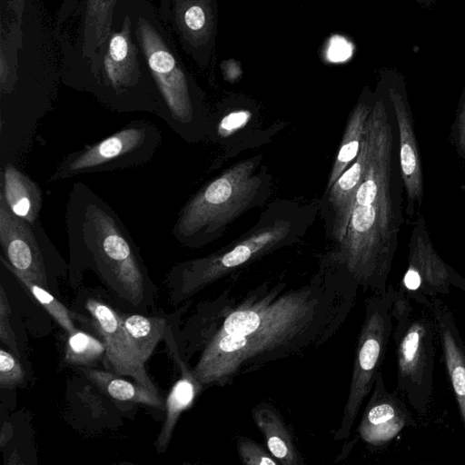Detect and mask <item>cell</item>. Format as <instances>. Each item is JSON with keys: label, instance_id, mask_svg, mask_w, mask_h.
Segmentation results:
<instances>
[{"label": "cell", "instance_id": "30bf717a", "mask_svg": "<svg viewBox=\"0 0 465 465\" xmlns=\"http://www.w3.org/2000/svg\"><path fill=\"white\" fill-rule=\"evenodd\" d=\"M396 290L388 285L383 293H372L366 302L365 318L359 335L347 401L335 440L347 439L359 411L372 390L392 333L391 306Z\"/></svg>", "mask_w": 465, "mask_h": 465}, {"label": "cell", "instance_id": "f546056e", "mask_svg": "<svg viewBox=\"0 0 465 465\" xmlns=\"http://www.w3.org/2000/svg\"><path fill=\"white\" fill-rule=\"evenodd\" d=\"M352 54V45L342 36L336 35L330 40L327 57L334 63L344 62Z\"/></svg>", "mask_w": 465, "mask_h": 465}, {"label": "cell", "instance_id": "83f0119b", "mask_svg": "<svg viewBox=\"0 0 465 465\" xmlns=\"http://www.w3.org/2000/svg\"><path fill=\"white\" fill-rule=\"evenodd\" d=\"M450 143L456 154L465 161V94L460 100L450 126Z\"/></svg>", "mask_w": 465, "mask_h": 465}, {"label": "cell", "instance_id": "9c48e42d", "mask_svg": "<svg viewBox=\"0 0 465 465\" xmlns=\"http://www.w3.org/2000/svg\"><path fill=\"white\" fill-rule=\"evenodd\" d=\"M162 142V132L155 124L135 119L106 138L66 154L48 183L143 166L153 159Z\"/></svg>", "mask_w": 465, "mask_h": 465}, {"label": "cell", "instance_id": "4fadbf2b", "mask_svg": "<svg viewBox=\"0 0 465 465\" xmlns=\"http://www.w3.org/2000/svg\"><path fill=\"white\" fill-rule=\"evenodd\" d=\"M465 292V278L436 252L421 214L417 216L409 242L408 267L399 290L424 307L430 298L447 295L450 288Z\"/></svg>", "mask_w": 465, "mask_h": 465}, {"label": "cell", "instance_id": "3957f363", "mask_svg": "<svg viewBox=\"0 0 465 465\" xmlns=\"http://www.w3.org/2000/svg\"><path fill=\"white\" fill-rule=\"evenodd\" d=\"M64 214L71 272L92 269L118 297L141 305L152 282L138 246L114 208L77 182Z\"/></svg>", "mask_w": 465, "mask_h": 465}, {"label": "cell", "instance_id": "277c9868", "mask_svg": "<svg viewBox=\"0 0 465 465\" xmlns=\"http://www.w3.org/2000/svg\"><path fill=\"white\" fill-rule=\"evenodd\" d=\"M63 83L92 94L117 113L144 112L164 121L165 105L147 60L132 35L124 0L110 35L87 64L63 74Z\"/></svg>", "mask_w": 465, "mask_h": 465}, {"label": "cell", "instance_id": "2e32d148", "mask_svg": "<svg viewBox=\"0 0 465 465\" xmlns=\"http://www.w3.org/2000/svg\"><path fill=\"white\" fill-rule=\"evenodd\" d=\"M416 424V420L399 393L387 391L380 371L358 426L360 438L371 446H385L402 430L414 428Z\"/></svg>", "mask_w": 465, "mask_h": 465}, {"label": "cell", "instance_id": "8fae6325", "mask_svg": "<svg viewBox=\"0 0 465 465\" xmlns=\"http://www.w3.org/2000/svg\"><path fill=\"white\" fill-rule=\"evenodd\" d=\"M123 0H64L55 19V31L64 53L63 74L89 63L111 34Z\"/></svg>", "mask_w": 465, "mask_h": 465}, {"label": "cell", "instance_id": "ba28073f", "mask_svg": "<svg viewBox=\"0 0 465 465\" xmlns=\"http://www.w3.org/2000/svg\"><path fill=\"white\" fill-rule=\"evenodd\" d=\"M416 304V303H415ZM395 321L397 391L420 414L430 407L433 392L435 325L429 310L396 290L391 306Z\"/></svg>", "mask_w": 465, "mask_h": 465}, {"label": "cell", "instance_id": "5b68a950", "mask_svg": "<svg viewBox=\"0 0 465 465\" xmlns=\"http://www.w3.org/2000/svg\"><path fill=\"white\" fill-rule=\"evenodd\" d=\"M132 35L143 51L165 105L164 123L186 143L208 137L212 119L171 35L149 0H124Z\"/></svg>", "mask_w": 465, "mask_h": 465}, {"label": "cell", "instance_id": "9a60e30c", "mask_svg": "<svg viewBox=\"0 0 465 465\" xmlns=\"http://www.w3.org/2000/svg\"><path fill=\"white\" fill-rule=\"evenodd\" d=\"M85 309L92 315L94 324L102 335L106 347V357L118 375L129 376L151 391L159 394L146 373L144 363L126 331L121 316L106 303L90 298Z\"/></svg>", "mask_w": 465, "mask_h": 465}, {"label": "cell", "instance_id": "7c38bea8", "mask_svg": "<svg viewBox=\"0 0 465 465\" xmlns=\"http://www.w3.org/2000/svg\"><path fill=\"white\" fill-rule=\"evenodd\" d=\"M0 247L14 270L46 289L50 275L63 263L40 221L32 223L13 213L1 194Z\"/></svg>", "mask_w": 465, "mask_h": 465}, {"label": "cell", "instance_id": "44dd1931", "mask_svg": "<svg viewBox=\"0 0 465 465\" xmlns=\"http://www.w3.org/2000/svg\"><path fill=\"white\" fill-rule=\"evenodd\" d=\"M180 365L182 367V377L173 385L166 399L165 420L155 442L158 452L165 450L180 415L193 404L197 393L203 387L193 370L188 369L183 362Z\"/></svg>", "mask_w": 465, "mask_h": 465}, {"label": "cell", "instance_id": "8992f818", "mask_svg": "<svg viewBox=\"0 0 465 465\" xmlns=\"http://www.w3.org/2000/svg\"><path fill=\"white\" fill-rule=\"evenodd\" d=\"M318 213V202L300 205L290 200L275 201L256 224L233 242L204 257L175 264L168 275L173 297L183 300L246 262L297 242Z\"/></svg>", "mask_w": 465, "mask_h": 465}, {"label": "cell", "instance_id": "4316f807", "mask_svg": "<svg viewBox=\"0 0 465 465\" xmlns=\"http://www.w3.org/2000/svg\"><path fill=\"white\" fill-rule=\"evenodd\" d=\"M25 380V371L18 360L8 351L0 350V385L13 387Z\"/></svg>", "mask_w": 465, "mask_h": 465}, {"label": "cell", "instance_id": "5bb4252c", "mask_svg": "<svg viewBox=\"0 0 465 465\" xmlns=\"http://www.w3.org/2000/svg\"><path fill=\"white\" fill-rule=\"evenodd\" d=\"M386 95L391 103L398 131L400 163L406 195L405 213L412 219L420 214L424 197L422 161L412 111L404 85H390Z\"/></svg>", "mask_w": 465, "mask_h": 465}, {"label": "cell", "instance_id": "ac0fdd59", "mask_svg": "<svg viewBox=\"0 0 465 465\" xmlns=\"http://www.w3.org/2000/svg\"><path fill=\"white\" fill-rule=\"evenodd\" d=\"M0 194L13 213L32 223L39 221L42 190L19 166L8 163L0 168Z\"/></svg>", "mask_w": 465, "mask_h": 465}, {"label": "cell", "instance_id": "cb8c5ba5", "mask_svg": "<svg viewBox=\"0 0 465 465\" xmlns=\"http://www.w3.org/2000/svg\"><path fill=\"white\" fill-rule=\"evenodd\" d=\"M0 262L28 292V293L55 320V322L69 334L77 331L74 323V314L69 311L58 299L49 292L48 289L31 281L28 277L14 270L0 255Z\"/></svg>", "mask_w": 465, "mask_h": 465}, {"label": "cell", "instance_id": "6da1fadb", "mask_svg": "<svg viewBox=\"0 0 465 465\" xmlns=\"http://www.w3.org/2000/svg\"><path fill=\"white\" fill-rule=\"evenodd\" d=\"M248 298L224 316L193 369L203 386H223L241 374L327 341L353 307L358 283L331 264L309 283Z\"/></svg>", "mask_w": 465, "mask_h": 465}, {"label": "cell", "instance_id": "4dcf8cb0", "mask_svg": "<svg viewBox=\"0 0 465 465\" xmlns=\"http://www.w3.org/2000/svg\"><path fill=\"white\" fill-rule=\"evenodd\" d=\"M420 1H429V0H420Z\"/></svg>", "mask_w": 465, "mask_h": 465}, {"label": "cell", "instance_id": "52a82bcc", "mask_svg": "<svg viewBox=\"0 0 465 465\" xmlns=\"http://www.w3.org/2000/svg\"><path fill=\"white\" fill-rule=\"evenodd\" d=\"M261 156L241 161L202 186L181 208L172 228L174 239L200 248L219 239L249 210L266 203L272 178Z\"/></svg>", "mask_w": 465, "mask_h": 465}, {"label": "cell", "instance_id": "d4e9b609", "mask_svg": "<svg viewBox=\"0 0 465 465\" xmlns=\"http://www.w3.org/2000/svg\"><path fill=\"white\" fill-rule=\"evenodd\" d=\"M104 341L82 331L68 337L65 348V361L73 365L86 367L99 360L105 352Z\"/></svg>", "mask_w": 465, "mask_h": 465}, {"label": "cell", "instance_id": "e0dca14e", "mask_svg": "<svg viewBox=\"0 0 465 465\" xmlns=\"http://www.w3.org/2000/svg\"><path fill=\"white\" fill-rule=\"evenodd\" d=\"M424 307L430 311L432 316L446 371L454 392L461 422L465 428L464 341L453 312L440 298H430Z\"/></svg>", "mask_w": 465, "mask_h": 465}, {"label": "cell", "instance_id": "7402d4cb", "mask_svg": "<svg viewBox=\"0 0 465 465\" xmlns=\"http://www.w3.org/2000/svg\"><path fill=\"white\" fill-rule=\"evenodd\" d=\"M80 371L89 381L115 400L164 409L163 401L159 394L138 383H132L112 372L97 369L80 367Z\"/></svg>", "mask_w": 465, "mask_h": 465}, {"label": "cell", "instance_id": "ffe728a7", "mask_svg": "<svg viewBox=\"0 0 465 465\" xmlns=\"http://www.w3.org/2000/svg\"><path fill=\"white\" fill-rule=\"evenodd\" d=\"M252 415L271 455L282 465L301 464L291 434L273 406L267 403L256 405L252 410Z\"/></svg>", "mask_w": 465, "mask_h": 465}, {"label": "cell", "instance_id": "f1b7e54d", "mask_svg": "<svg viewBox=\"0 0 465 465\" xmlns=\"http://www.w3.org/2000/svg\"><path fill=\"white\" fill-rule=\"evenodd\" d=\"M10 305L3 286L0 288V339L10 349H12L17 356H19L15 334L12 331L9 315Z\"/></svg>", "mask_w": 465, "mask_h": 465}, {"label": "cell", "instance_id": "603a6c76", "mask_svg": "<svg viewBox=\"0 0 465 465\" xmlns=\"http://www.w3.org/2000/svg\"><path fill=\"white\" fill-rule=\"evenodd\" d=\"M120 316L142 361L145 363L164 335L166 321L160 317H147L140 314Z\"/></svg>", "mask_w": 465, "mask_h": 465}, {"label": "cell", "instance_id": "7a4b0ae2", "mask_svg": "<svg viewBox=\"0 0 465 465\" xmlns=\"http://www.w3.org/2000/svg\"><path fill=\"white\" fill-rule=\"evenodd\" d=\"M363 138L367 155L362 181L345 236L334 245L329 262L364 290L383 293L404 223L398 131L386 94L374 97Z\"/></svg>", "mask_w": 465, "mask_h": 465}, {"label": "cell", "instance_id": "484cf974", "mask_svg": "<svg viewBox=\"0 0 465 465\" xmlns=\"http://www.w3.org/2000/svg\"><path fill=\"white\" fill-rule=\"evenodd\" d=\"M237 450L240 459L246 465H279L270 452L263 450L252 440L240 437L237 440Z\"/></svg>", "mask_w": 465, "mask_h": 465}, {"label": "cell", "instance_id": "d6986e66", "mask_svg": "<svg viewBox=\"0 0 465 465\" xmlns=\"http://www.w3.org/2000/svg\"><path fill=\"white\" fill-rule=\"evenodd\" d=\"M374 97L367 96L359 99L350 113L324 191L331 188L356 159L361 148L366 122L373 106Z\"/></svg>", "mask_w": 465, "mask_h": 465}]
</instances>
